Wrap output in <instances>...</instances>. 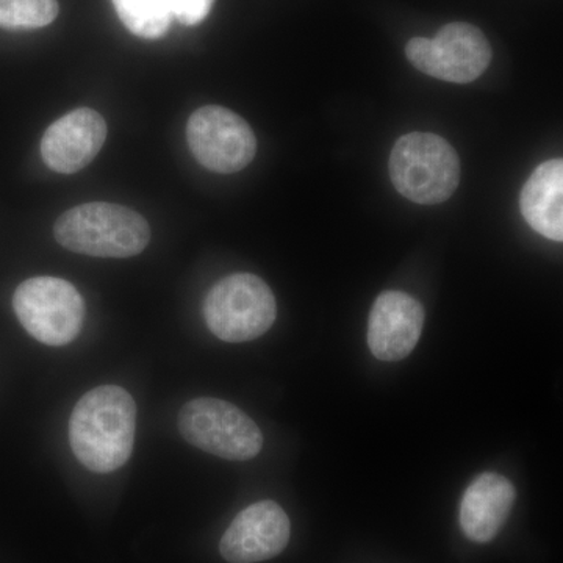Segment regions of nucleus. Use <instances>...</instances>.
Returning <instances> with one entry per match:
<instances>
[{
  "label": "nucleus",
  "instance_id": "4468645a",
  "mask_svg": "<svg viewBox=\"0 0 563 563\" xmlns=\"http://www.w3.org/2000/svg\"><path fill=\"white\" fill-rule=\"evenodd\" d=\"M129 32L144 40H161L173 22L169 0H111Z\"/></svg>",
  "mask_w": 563,
  "mask_h": 563
},
{
  "label": "nucleus",
  "instance_id": "ddd939ff",
  "mask_svg": "<svg viewBox=\"0 0 563 563\" xmlns=\"http://www.w3.org/2000/svg\"><path fill=\"white\" fill-rule=\"evenodd\" d=\"M563 162L561 158L537 166L520 196L521 214L544 239L563 240Z\"/></svg>",
  "mask_w": 563,
  "mask_h": 563
},
{
  "label": "nucleus",
  "instance_id": "6e6552de",
  "mask_svg": "<svg viewBox=\"0 0 563 563\" xmlns=\"http://www.w3.org/2000/svg\"><path fill=\"white\" fill-rule=\"evenodd\" d=\"M187 140L196 161L218 174L242 172L257 152V140L251 125L220 106L202 107L191 114Z\"/></svg>",
  "mask_w": 563,
  "mask_h": 563
},
{
  "label": "nucleus",
  "instance_id": "9b49d317",
  "mask_svg": "<svg viewBox=\"0 0 563 563\" xmlns=\"http://www.w3.org/2000/svg\"><path fill=\"white\" fill-rule=\"evenodd\" d=\"M424 324V309L413 296L384 291L368 320V346L383 362H399L415 350Z\"/></svg>",
  "mask_w": 563,
  "mask_h": 563
},
{
  "label": "nucleus",
  "instance_id": "423d86ee",
  "mask_svg": "<svg viewBox=\"0 0 563 563\" xmlns=\"http://www.w3.org/2000/svg\"><path fill=\"white\" fill-rule=\"evenodd\" d=\"M177 424L185 442L225 461H251L262 451L258 426L239 407L222 399H191L181 407Z\"/></svg>",
  "mask_w": 563,
  "mask_h": 563
},
{
  "label": "nucleus",
  "instance_id": "f8f14e48",
  "mask_svg": "<svg viewBox=\"0 0 563 563\" xmlns=\"http://www.w3.org/2000/svg\"><path fill=\"white\" fill-rule=\"evenodd\" d=\"M515 499L517 490L507 477L498 473L479 474L462 498V531L473 542H492L506 525Z\"/></svg>",
  "mask_w": 563,
  "mask_h": 563
},
{
  "label": "nucleus",
  "instance_id": "1a4fd4ad",
  "mask_svg": "<svg viewBox=\"0 0 563 563\" xmlns=\"http://www.w3.org/2000/svg\"><path fill=\"white\" fill-rule=\"evenodd\" d=\"M290 533V518L279 504L255 503L236 515L222 536L221 555L231 563L268 561L285 550Z\"/></svg>",
  "mask_w": 563,
  "mask_h": 563
},
{
  "label": "nucleus",
  "instance_id": "0eeeda50",
  "mask_svg": "<svg viewBox=\"0 0 563 563\" xmlns=\"http://www.w3.org/2000/svg\"><path fill=\"white\" fill-rule=\"evenodd\" d=\"M406 55L415 68L451 84H470L483 76L492 62V46L479 29L466 22H451L435 38H412Z\"/></svg>",
  "mask_w": 563,
  "mask_h": 563
},
{
  "label": "nucleus",
  "instance_id": "20e7f679",
  "mask_svg": "<svg viewBox=\"0 0 563 563\" xmlns=\"http://www.w3.org/2000/svg\"><path fill=\"white\" fill-rule=\"evenodd\" d=\"M277 303L272 288L250 273H235L213 285L203 301V320L217 339L244 343L272 329Z\"/></svg>",
  "mask_w": 563,
  "mask_h": 563
},
{
  "label": "nucleus",
  "instance_id": "2eb2a0df",
  "mask_svg": "<svg viewBox=\"0 0 563 563\" xmlns=\"http://www.w3.org/2000/svg\"><path fill=\"white\" fill-rule=\"evenodd\" d=\"M57 0H0V27L41 29L57 20Z\"/></svg>",
  "mask_w": 563,
  "mask_h": 563
},
{
  "label": "nucleus",
  "instance_id": "9d476101",
  "mask_svg": "<svg viewBox=\"0 0 563 563\" xmlns=\"http://www.w3.org/2000/svg\"><path fill=\"white\" fill-rule=\"evenodd\" d=\"M106 139V120L84 107L49 125L41 140V157L52 172L76 174L95 161Z\"/></svg>",
  "mask_w": 563,
  "mask_h": 563
},
{
  "label": "nucleus",
  "instance_id": "f257e3e1",
  "mask_svg": "<svg viewBox=\"0 0 563 563\" xmlns=\"http://www.w3.org/2000/svg\"><path fill=\"white\" fill-rule=\"evenodd\" d=\"M136 433V404L118 385L85 393L69 418V444L92 473L117 472L131 459Z\"/></svg>",
  "mask_w": 563,
  "mask_h": 563
},
{
  "label": "nucleus",
  "instance_id": "7ed1b4c3",
  "mask_svg": "<svg viewBox=\"0 0 563 563\" xmlns=\"http://www.w3.org/2000/svg\"><path fill=\"white\" fill-rule=\"evenodd\" d=\"M390 177L396 190L409 201L433 206L448 201L461 181L457 152L433 133L404 135L393 147Z\"/></svg>",
  "mask_w": 563,
  "mask_h": 563
},
{
  "label": "nucleus",
  "instance_id": "39448f33",
  "mask_svg": "<svg viewBox=\"0 0 563 563\" xmlns=\"http://www.w3.org/2000/svg\"><path fill=\"white\" fill-rule=\"evenodd\" d=\"M13 309L33 339L47 346H65L80 335L85 306L79 290L60 277L40 276L22 282Z\"/></svg>",
  "mask_w": 563,
  "mask_h": 563
},
{
  "label": "nucleus",
  "instance_id": "dca6fc26",
  "mask_svg": "<svg viewBox=\"0 0 563 563\" xmlns=\"http://www.w3.org/2000/svg\"><path fill=\"white\" fill-rule=\"evenodd\" d=\"M214 0H169L173 16L184 25H198L209 16Z\"/></svg>",
  "mask_w": 563,
  "mask_h": 563
},
{
  "label": "nucleus",
  "instance_id": "f03ea898",
  "mask_svg": "<svg viewBox=\"0 0 563 563\" xmlns=\"http://www.w3.org/2000/svg\"><path fill=\"white\" fill-rule=\"evenodd\" d=\"M54 236L76 254L101 258H129L146 250L151 228L139 211L120 203L90 202L58 218Z\"/></svg>",
  "mask_w": 563,
  "mask_h": 563
}]
</instances>
